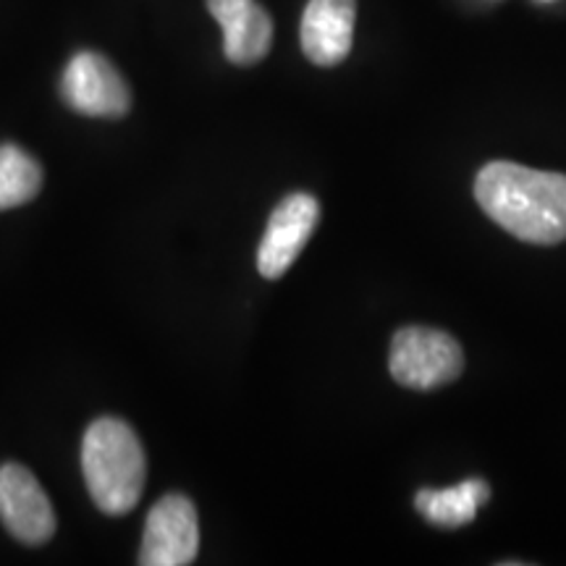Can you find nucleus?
<instances>
[{
    "mask_svg": "<svg viewBox=\"0 0 566 566\" xmlns=\"http://www.w3.org/2000/svg\"><path fill=\"white\" fill-rule=\"evenodd\" d=\"M475 200L501 229L530 244L566 242V176L516 163H488L475 179Z\"/></svg>",
    "mask_w": 566,
    "mask_h": 566,
    "instance_id": "obj_1",
    "label": "nucleus"
},
{
    "mask_svg": "<svg viewBox=\"0 0 566 566\" xmlns=\"http://www.w3.org/2000/svg\"><path fill=\"white\" fill-rule=\"evenodd\" d=\"M82 472L103 514H129L147 483V457L137 433L116 417L92 422L82 441Z\"/></svg>",
    "mask_w": 566,
    "mask_h": 566,
    "instance_id": "obj_2",
    "label": "nucleus"
},
{
    "mask_svg": "<svg viewBox=\"0 0 566 566\" xmlns=\"http://www.w3.org/2000/svg\"><path fill=\"white\" fill-rule=\"evenodd\" d=\"M388 367L396 384L415 391H433L462 375L464 352L457 338L443 331L409 325L394 336Z\"/></svg>",
    "mask_w": 566,
    "mask_h": 566,
    "instance_id": "obj_3",
    "label": "nucleus"
},
{
    "mask_svg": "<svg viewBox=\"0 0 566 566\" xmlns=\"http://www.w3.org/2000/svg\"><path fill=\"white\" fill-rule=\"evenodd\" d=\"M61 97L71 111L92 118H122L132 108V90L118 69L95 51H82L61 76Z\"/></svg>",
    "mask_w": 566,
    "mask_h": 566,
    "instance_id": "obj_4",
    "label": "nucleus"
},
{
    "mask_svg": "<svg viewBox=\"0 0 566 566\" xmlns=\"http://www.w3.org/2000/svg\"><path fill=\"white\" fill-rule=\"evenodd\" d=\"M200 551V522L187 495L168 493L150 509L142 535V566H189Z\"/></svg>",
    "mask_w": 566,
    "mask_h": 566,
    "instance_id": "obj_5",
    "label": "nucleus"
},
{
    "mask_svg": "<svg viewBox=\"0 0 566 566\" xmlns=\"http://www.w3.org/2000/svg\"><path fill=\"white\" fill-rule=\"evenodd\" d=\"M0 520L6 530L27 546H42L53 537V504L27 467H0Z\"/></svg>",
    "mask_w": 566,
    "mask_h": 566,
    "instance_id": "obj_6",
    "label": "nucleus"
},
{
    "mask_svg": "<svg viewBox=\"0 0 566 566\" xmlns=\"http://www.w3.org/2000/svg\"><path fill=\"white\" fill-rule=\"evenodd\" d=\"M321 221V205L313 195H289L271 212V221L258 250V271L265 279H281L300 258Z\"/></svg>",
    "mask_w": 566,
    "mask_h": 566,
    "instance_id": "obj_7",
    "label": "nucleus"
},
{
    "mask_svg": "<svg viewBox=\"0 0 566 566\" xmlns=\"http://www.w3.org/2000/svg\"><path fill=\"white\" fill-rule=\"evenodd\" d=\"M357 0H310L302 13V51L315 66H338L352 51Z\"/></svg>",
    "mask_w": 566,
    "mask_h": 566,
    "instance_id": "obj_8",
    "label": "nucleus"
},
{
    "mask_svg": "<svg viewBox=\"0 0 566 566\" xmlns=\"http://www.w3.org/2000/svg\"><path fill=\"white\" fill-rule=\"evenodd\" d=\"M212 19L223 30V53L237 66L263 61L273 42V21L258 0H208Z\"/></svg>",
    "mask_w": 566,
    "mask_h": 566,
    "instance_id": "obj_9",
    "label": "nucleus"
},
{
    "mask_svg": "<svg viewBox=\"0 0 566 566\" xmlns=\"http://www.w3.org/2000/svg\"><path fill=\"white\" fill-rule=\"evenodd\" d=\"M491 499V488L485 480H464L454 488H446V491H420L415 495V506L430 525L454 530L462 525H470L475 520L478 509L488 504Z\"/></svg>",
    "mask_w": 566,
    "mask_h": 566,
    "instance_id": "obj_10",
    "label": "nucleus"
},
{
    "mask_svg": "<svg viewBox=\"0 0 566 566\" xmlns=\"http://www.w3.org/2000/svg\"><path fill=\"white\" fill-rule=\"evenodd\" d=\"M42 168L19 145H0V210L19 208L38 197Z\"/></svg>",
    "mask_w": 566,
    "mask_h": 566,
    "instance_id": "obj_11",
    "label": "nucleus"
}]
</instances>
